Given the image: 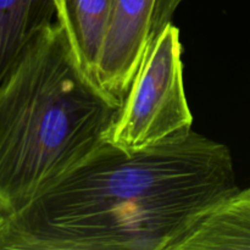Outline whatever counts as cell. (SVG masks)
<instances>
[{"mask_svg":"<svg viewBox=\"0 0 250 250\" xmlns=\"http://www.w3.org/2000/svg\"><path fill=\"white\" fill-rule=\"evenodd\" d=\"M237 189L229 149L193 129L134 153L104 141L43 194L0 210V250H168Z\"/></svg>","mask_w":250,"mask_h":250,"instance_id":"obj_1","label":"cell"},{"mask_svg":"<svg viewBox=\"0 0 250 250\" xmlns=\"http://www.w3.org/2000/svg\"><path fill=\"white\" fill-rule=\"evenodd\" d=\"M121 104L85 75L54 21L0 84V210L43 194L100 144Z\"/></svg>","mask_w":250,"mask_h":250,"instance_id":"obj_2","label":"cell"},{"mask_svg":"<svg viewBox=\"0 0 250 250\" xmlns=\"http://www.w3.org/2000/svg\"><path fill=\"white\" fill-rule=\"evenodd\" d=\"M192 125L183 83L180 31L171 21L151 38L104 141L134 153L185 136L192 131Z\"/></svg>","mask_w":250,"mask_h":250,"instance_id":"obj_3","label":"cell"},{"mask_svg":"<svg viewBox=\"0 0 250 250\" xmlns=\"http://www.w3.org/2000/svg\"><path fill=\"white\" fill-rule=\"evenodd\" d=\"M155 5L156 0H112L95 82L121 105L150 44Z\"/></svg>","mask_w":250,"mask_h":250,"instance_id":"obj_4","label":"cell"},{"mask_svg":"<svg viewBox=\"0 0 250 250\" xmlns=\"http://www.w3.org/2000/svg\"><path fill=\"white\" fill-rule=\"evenodd\" d=\"M224 249H250V188L210 208L168 250Z\"/></svg>","mask_w":250,"mask_h":250,"instance_id":"obj_5","label":"cell"},{"mask_svg":"<svg viewBox=\"0 0 250 250\" xmlns=\"http://www.w3.org/2000/svg\"><path fill=\"white\" fill-rule=\"evenodd\" d=\"M54 5L55 20L62 27L73 56L95 82L112 0H54Z\"/></svg>","mask_w":250,"mask_h":250,"instance_id":"obj_6","label":"cell"},{"mask_svg":"<svg viewBox=\"0 0 250 250\" xmlns=\"http://www.w3.org/2000/svg\"><path fill=\"white\" fill-rule=\"evenodd\" d=\"M54 17V0H0V84Z\"/></svg>","mask_w":250,"mask_h":250,"instance_id":"obj_7","label":"cell"},{"mask_svg":"<svg viewBox=\"0 0 250 250\" xmlns=\"http://www.w3.org/2000/svg\"><path fill=\"white\" fill-rule=\"evenodd\" d=\"M182 1L183 0H156L151 37L159 33L168 22L172 21L173 14Z\"/></svg>","mask_w":250,"mask_h":250,"instance_id":"obj_8","label":"cell"}]
</instances>
